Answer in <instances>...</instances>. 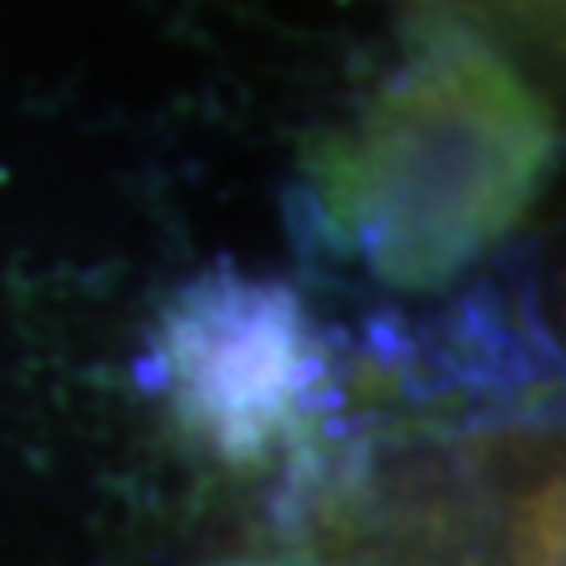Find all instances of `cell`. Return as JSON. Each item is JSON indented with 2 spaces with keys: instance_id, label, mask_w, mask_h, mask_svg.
<instances>
[{
  "instance_id": "obj_1",
  "label": "cell",
  "mask_w": 566,
  "mask_h": 566,
  "mask_svg": "<svg viewBox=\"0 0 566 566\" xmlns=\"http://www.w3.org/2000/svg\"><path fill=\"white\" fill-rule=\"evenodd\" d=\"M245 566H562L557 420L411 416L307 449Z\"/></svg>"
},
{
  "instance_id": "obj_2",
  "label": "cell",
  "mask_w": 566,
  "mask_h": 566,
  "mask_svg": "<svg viewBox=\"0 0 566 566\" xmlns=\"http://www.w3.org/2000/svg\"><path fill=\"white\" fill-rule=\"evenodd\" d=\"M289 307L279 297L199 312L175 340V397L222 458H279L283 444H303V411L312 387Z\"/></svg>"
}]
</instances>
